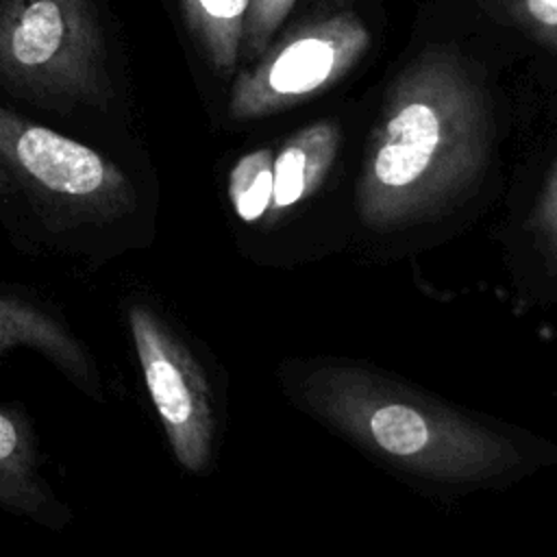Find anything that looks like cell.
<instances>
[{
	"label": "cell",
	"instance_id": "cell-5",
	"mask_svg": "<svg viewBox=\"0 0 557 557\" xmlns=\"http://www.w3.org/2000/svg\"><path fill=\"white\" fill-rule=\"evenodd\" d=\"M370 46L366 24L348 11L315 17L268 46L231 89L235 122L265 117L339 83Z\"/></svg>",
	"mask_w": 557,
	"mask_h": 557
},
{
	"label": "cell",
	"instance_id": "cell-8",
	"mask_svg": "<svg viewBox=\"0 0 557 557\" xmlns=\"http://www.w3.org/2000/svg\"><path fill=\"white\" fill-rule=\"evenodd\" d=\"M0 509L61 527L67 511L41 474V455L30 420L13 405H0Z\"/></svg>",
	"mask_w": 557,
	"mask_h": 557
},
{
	"label": "cell",
	"instance_id": "cell-15",
	"mask_svg": "<svg viewBox=\"0 0 557 557\" xmlns=\"http://www.w3.org/2000/svg\"><path fill=\"white\" fill-rule=\"evenodd\" d=\"M15 191H20V189H17V185H15L13 176H11V174H9V170L0 163V200L11 198Z\"/></svg>",
	"mask_w": 557,
	"mask_h": 557
},
{
	"label": "cell",
	"instance_id": "cell-9",
	"mask_svg": "<svg viewBox=\"0 0 557 557\" xmlns=\"http://www.w3.org/2000/svg\"><path fill=\"white\" fill-rule=\"evenodd\" d=\"M339 148V128L333 122H313L296 131L272 163V200L265 224L278 222L292 207L309 198L326 178Z\"/></svg>",
	"mask_w": 557,
	"mask_h": 557
},
{
	"label": "cell",
	"instance_id": "cell-13",
	"mask_svg": "<svg viewBox=\"0 0 557 557\" xmlns=\"http://www.w3.org/2000/svg\"><path fill=\"white\" fill-rule=\"evenodd\" d=\"M518 13L542 41L557 46V0H520Z\"/></svg>",
	"mask_w": 557,
	"mask_h": 557
},
{
	"label": "cell",
	"instance_id": "cell-2",
	"mask_svg": "<svg viewBox=\"0 0 557 557\" xmlns=\"http://www.w3.org/2000/svg\"><path fill=\"white\" fill-rule=\"evenodd\" d=\"M311 411L396 466L440 481H483L520 463L518 448L361 366L322 363L300 383Z\"/></svg>",
	"mask_w": 557,
	"mask_h": 557
},
{
	"label": "cell",
	"instance_id": "cell-3",
	"mask_svg": "<svg viewBox=\"0 0 557 557\" xmlns=\"http://www.w3.org/2000/svg\"><path fill=\"white\" fill-rule=\"evenodd\" d=\"M0 163L41 224L59 237L100 235L139 209L137 189L107 154L4 107Z\"/></svg>",
	"mask_w": 557,
	"mask_h": 557
},
{
	"label": "cell",
	"instance_id": "cell-7",
	"mask_svg": "<svg viewBox=\"0 0 557 557\" xmlns=\"http://www.w3.org/2000/svg\"><path fill=\"white\" fill-rule=\"evenodd\" d=\"M15 348L44 355L81 392L102 400V379L96 361L72 329L39 302L0 294V357Z\"/></svg>",
	"mask_w": 557,
	"mask_h": 557
},
{
	"label": "cell",
	"instance_id": "cell-14",
	"mask_svg": "<svg viewBox=\"0 0 557 557\" xmlns=\"http://www.w3.org/2000/svg\"><path fill=\"white\" fill-rule=\"evenodd\" d=\"M535 224H537L542 237L557 252V165H555L553 176L548 178V183L544 187V194L540 198Z\"/></svg>",
	"mask_w": 557,
	"mask_h": 557
},
{
	"label": "cell",
	"instance_id": "cell-11",
	"mask_svg": "<svg viewBox=\"0 0 557 557\" xmlns=\"http://www.w3.org/2000/svg\"><path fill=\"white\" fill-rule=\"evenodd\" d=\"M274 152L268 148L244 154L228 176V198L244 222L265 218L272 200Z\"/></svg>",
	"mask_w": 557,
	"mask_h": 557
},
{
	"label": "cell",
	"instance_id": "cell-1",
	"mask_svg": "<svg viewBox=\"0 0 557 557\" xmlns=\"http://www.w3.org/2000/svg\"><path fill=\"white\" fill-rule=\"evenodd\" d=\"M487 102L448 52H426L387 91L372 133L355 207L374 228H398L455 200L483 170Z\"/></svg>",
	"mask_w": 557,
	"mask_h": 557
},
{
	"label": "cell",
	"instance_id": "cell-6",
	"mask_svg": "<svg viewBox=\"0 0 557 557\" xmlns=\"http://www.w3.org/2000/svg\"><path fill=\"white\" fill-rule=\"evenodd\" d=\"M126 322L146 389L174 459L187 472H205L213 455L215 413L202 366L146 302H131Z\"/></svg>",
	"mask_w": 557,
	"mask_h": 557
},
{
	"label": "cell",
	"instance_id": "cell-10",
	"mask_svg": "<svg viewBox=\"0 0 557 557\" xmlns=\"http://www.w3.org/2000/svg\"><path fill=\"white\" fill-rule=\"evenodd\" d=\"M248 4L250 0H181L189 33L215 72L224 76L235 70L242 50Z\"/></svg>",
	"mask_w": 557,
	"mask_h": 557
},
{
	"label": "cell",
	"instance_id": "cell-12",
	"mask_svg": "<svg viewBox=\"0 0 557 557\" xmlns=\"http://www.w3.org/2000/svg\"><path fill=\"white\" fill-rule=\"evenodd\" d=\"M296 0H250L242 48L246 59H257L270 44L276 28L283 24Z\"/></svg>",
	"mask_w": 557,
	"mask_h": 557
},
{
	"label": "cell",
	"instance_id": "cell-4",
	"mask_svg": "<svg viewBox=\"0 0 557 557\" xmlns=\"http://www.w3.org/2000/svg\"><path fill=\"white\" fill-rule=\"evenodd\" d=\"M0 83L46 107H107L113 85L91 0H0Z\"/></svg>",
	"mask_w": 557,
	"mask_h": 557
}]
</instances>
